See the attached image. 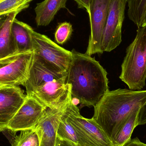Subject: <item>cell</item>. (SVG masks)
I'll list each match as a JSON object with an SVG mask.
<instances>
[{"label":"cell","instance_id":"d6986e66","mask_svg":"<svg viewBox=\"0 0 146 146\" xmlns=\"http://www.w3.org/2000/svg\"><path fill=\"white\" fill-rule=\"evenodd\" d=\"M20 132V133L14 139L12 146H40V140L35 129Z\"/></svg>","mask_w":146,"mask_h":146},{"label":"cell","instance_id":"52a82bcc","mask_svg":"<svg viewBox=\"0 0 146 146\" xmlns=\"http://www.w3.org/2000/svg\"><path fill=\"white\" fill-rule=\"evenodd\" d=\"M31 36L34 54L57 69L67 72L72 61V51L62 48L47 36L34 30Z\"/></svg>","mask_w":146,"mask_h":146},{"label":"cell","instance_id":"30bf717a","mask_svg":"<svg viewBox=\"0 0 146 146\" xmlns=\"http://www.w3.org/2000/svg\"><path fill=\"white\" fill-rule=\"evenodd\" d=\"M47 109L35 98L26 95L24 103L10 120L7 129L16 132L34 129Z\"/></svg>","mask_w":146,"mask_h":146},{"label":"cell","instance_id":"44dd1931","mask_svg":"<svg viewBox=\"0 0 146 146\" xmlns=\"http://www.w3.org/2000/svg\"><path fill=\"white\" fill-rule=\"evenodd\" d=\"M146 124V103L141 108L138 116V126Z\"/></svg>","mask_w":146,"mask_h":146},{"label":"cell","instance_id":"603a6c76","mask_svg":"<svg viewBox=\"0 0 146 146\" xmlns=\"http://www.w3.org/2000/svg\"><path fill=\"white\" fill-rule=\"evenodd\" d=\"M124 146H146V144L141 142L138 138H134Z\"/></svg>","mask_w":146,"mask_h":146},{"label":"cell","instance_id":"ffe728a7","mask_svg":"<svg viewBox=\"0 0 146 146\" xmlns=\"http://www.w3.org/2000/svg\"><path fill=\"white\" fill-rule=\"evenodd\" d=\"M72 26L69 22L59 24L55 33V39L59 44H63L71 37L73 32Z\"/></svg>","mask_w":146,"mask_h":146},{"label":"cell","instance_id":"5bb4252c","mask_svg":"<svg viewBox=\"0 0 146 146\" xmlns=\"http://www.w3.org/2000/svg\"><path fill=\"white\" fill-rule=\"evenodd\" d=\"M33 30L26 23L19 21L16 18L14 20L11 31L18 54L33 51L31 36Z\"/></svg>","mask_w":146,"mask_h":146},{"label":"cell","instance_id":"9a60e30c","mask_svg":"<svg viewBox=\"0 0 146 146\" xmlns=\"http://www.w3.org/2000/svg\"><path fill=\"white\" fill-rule=\"evenodd\" d=\"M19 13L14 12L9 14L5 23L0 28V59L18 54L11 28L13 21Z\"/></svg>","mask_w":146,"mask_h":146},{"label":"cell","instance_id":"d4e9b609","mask_svg":"<svg viewBox=\"0 0 146 146\" xmlns=\"http://www.w3.org/2000/svg\"><path fill=\"white\" fill-rule=\"evenodd\" d=\"M146 25V9L145 15H144V18H143V22H142V27Z\"/></svg>","mask_w":146,"mask_h":146},{"label":"cell","instance_id":"2e32d148","mask_svg":"<svg viewBox=\"0 0 146 146\" xmlns=\"http://www.w3.org/2000/svg\"><path fill=\"white\" fill-rule=\"evenodd\" d=\"M142 106H137L129 115L112 141L114 146H124L131 140L134 129L138 126V116Z\"/></svg>","mask_w":146,"mask_h":146},{"label":"cell","instance_id":"6da1fadb","mask_svg":"<svg viewBox=\"0 0 146 146\" xmlns=\"http://www.w3.org/2000/svg\"><path fill=\"white\" fill-rule=\"evenodd\" d=\"M72 59L67 74L72 98L84 106H94L109 91L108 73L95 58L72 51Z\"/></svg>","mask_w":146,"mask_h":146},{"label":"cell","instance_id":"7a4b0ae2","mask_svg":"<svg viewBox=\"0 0 146 146\" xmlns=\"http://www.w3.org/2000/svg\"><path fill=\"white\" fill-rule=\"evenodd\" d=\"M67 72L60 71L34 53L24 86L26 95L33 97L47 108L61 107L72 99Z\"/></svg>","mask_w":146,"mask_h":146},{"label":"cell","instance_id":"3957f363","mask_svg":"<svg viewBox=\"0 0 146 146\" xmlns=\"http://www.w3.org/2000/svg\"><path fill=\"white\" fill-rule=\"evenodd\" d=\"M146 103V90H109L94 106L92 118L112 142L131 111Z\"/></svg>","mask_w":146,"mask_h":146},{"label":"cell","instance_id":"cb8c5ba5","mask_svg":"<svg viewBox=\"0 0 146 146\" xmlns=\"http://www.w3.org/2000/svg\"><path fill=\"white\" fill-rule=\"evenodd\" d=\"M8 15H5V16L0 17V28L2 27V26L3 25V24L5 23Z\"/></svg>","mask_w":146,"mask_h":146},{"label":"cell","instance_id":"7402d4cb","mask_svg":"<svg viewBox=\"0 0 146 146\" xmlns=\"http://www.w3.org/2000/svg\"><path fill=\"white\" fill-rule=\"evenodd\" d=\"M77 3L79 9H84L88 13L90 12V5L92 0H74Z\"/></svg>","mask_w":146,"mask_h":146},{"label":"cell","instance_id":"8992f818","mask_svg":"<svg viewBox=\"0 0 146 146\" xmlns=\"http://www.w3.org/2000/svg\"><path fill=\"white\" fill-rule=\"evenodd\" d=\"M34 52L19 53L0 59V86H24L28 78Z\"/></svg>","mask_w":146,"mask_h":146},{"label":"cell","instance_id":"7c38bea8","mask_svg":"<svg viewBox=\"0 0 146 146\" xmlns=\"http://www.w3.org/2000/svg\"><path fill=\"white\" fill-rule=\"evenodd\" d=\"M26 98L24 91L19 86H0V132L7 129Z\"/></svg>","mask_w":146,"mask_h":146},{"label":"cell","instance_id":"ac0fdd59","mask_svg":"<svg viewBox=\"0 0 146 146\" xmlns=\"http://www.w3.org/2000/svg\"><path fill=\"white\" fill-rule=\"evenodd\" d=\"M33 0H0V17L13 12L19 13L29 7Z\"/></svg>","mask_w":146,"mask_h":146},{"label":"cell","instance_id":"e0dca14e","mask_svg":"<svg viewBox=\"0 0 146 146\" xmlns=\"http://www.w3.org/2000/svg\"><path fill=\"white\" fill-rule=\"evenodd\" d=\"M64 112L62 117L57 133V138L71 145L80 146L79 138L72 125L67 121Z\"/></svg>","mask_w":146,"mask_h":146},{"label":"cell","instance_id":"277c9868","mask_svg":"<svg viewBox=\"0 0 146 146\" xmlns=\"http://www.w3.org/2000/svg\"><path fill=\"white\" fill-rule=\"evenodd\" d=\"M119 78L130 90L139 91L145 86L146 25L138 28L135 38L127 48Z\"/></svg>","mask_w":146,"mask_h":146},{"label":"cell","instance_id":"9c48e42d","mask_svg":"<svg viewBox=\"0 0 146 146\" xmlns=\"http://www.w3.org/2000/svg\"><path fill=\"white\" fill-rule=\"evenodd\" d=\"M111 0H92L88 14L91 34L86 54L89 56L103 54L101 50L102 36L106 17Z\"/></svg>","mask_w":146,"mask_h":146},{"label":"cell","instance_id":"ba28073f","mask_svg":"<svg viewBox=\"0 0 146 146\" xmlns=\"http://www.w3.org/2000/svg\"><path fill=\"white\" fill-rule=\"evenodd\" d=\"M128 0H111L101 43V50L110 52L120 45L122 41V27Z\"/></svg>","mask_w":146,"mask_h":146},{"label":"cell","instance_id":"4fadbf2b","mask_svg":"<svg viewBox=\"0 0 146 146\" xmlns=\"http://www.w3.org/2000/svg\"><path fill=\"white\" fill-rule=\"evenodd\" d=\"M67 0H44L35 8L37 26H47L53 20L61 9L66 8Z\"/></svg>","mask_w":146,"mask_h":146},{"label":"cell","instance_id":"5b68a950","mask_svg":"<svg viewBox=\"0 0 146 146\" xmlns=\"http://www.w3.org/2000/svg\"><path fill=\"white\" fill-rule=\"evenodd\" d=\"M67 121L76 131L79 146H114L99 125L93 119L85 118L73 101H70L65 112Z\"/></svg>","mask_w":146,"mask_h":146},{"label":"cell","instance_id":"8fae6325","mask_svg":"<svg viewBox=\"0 0 146 146\" xmlns=\"http://www.w3.org/2000/svg\"><path fill=\"white\" fill-rule=\"evenodd\" d=\"M72 100L60 108H48L45 111L34 129L39 138L40 146H56L61 119Z\"/></svg>","mask_w":146,"mask_h":146}]
</instances>
